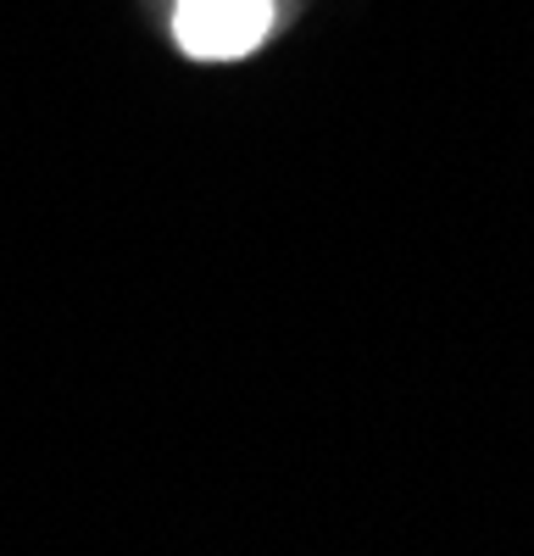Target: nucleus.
<instances>
[{
	"label": "nucleus",
	"instance_id": "nucleus-1",
	"mask_svg": "<svg viewBox=\"0 0 534 556\" xmlns=\"http://www.w3.org/2000/svg\"><path fill=\"white\" fill-rule=\"evenodd\" d=\"M274 0H173V45L195 62H234L274 34Z\"/></svg>",
	"mask_w": 534,
	"mask_h": 556
}]
</instances>
